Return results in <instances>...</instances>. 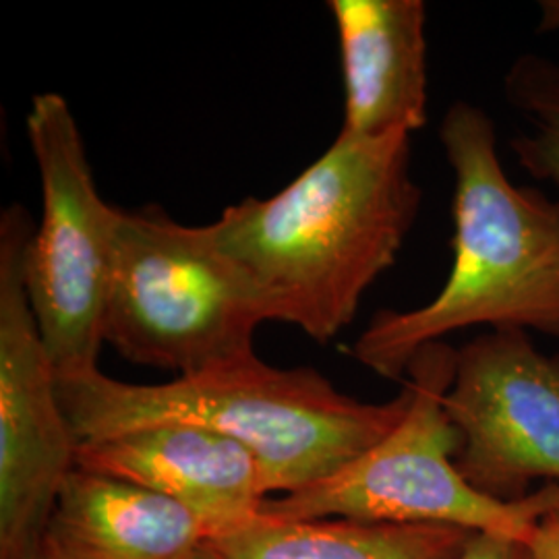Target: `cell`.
<instances>
[{"instance_id":"6da1fadb","label":"cell","mask_w":559,"mask_h":559,"mask_svg":"<svg viewBox=\"0 0 559 559\" xmlns=\"http://www.w3.org/2000/svg\"><path fill=\"white\" fill-rule=\"evenodd\" d=\"M420 201L411 133H338L276 195L228 205L212 226L224 253L258 286L270 320L328 344L396 263Z\"/></svg>"},{"instance_id":"7a4b0ae2","label":"cell","mask_w":559,"mask_h":559,"mask_svg":"<svg viewBox=\"0 0 559 559\" xmlns=\"http://www.w3.org/2000/svg\"><path fill=\"white\" fill-rule=\"evenodd\" d=\"M440 141L454 173L452 270L427 305L381 309L350 348L385 380L406 376L423 346L475 325L559 338V201L508 179L479 106L454 102Z\"/></svg>"},{"instance_id":"3957f363","label":"cell","mask_w":559,"mask_h":559,"mask_svg":"<svg viewBox=\"0 0 559 559\" xmlns=\"http://www.w3.org/2000/svg\"><path fill=\"white\" fill-rule=\"evenodd\" d=\"M62 411L78 443L158 423H187L247 445L272 496L334 475L404 419L411 390L383 404L342 394L311 367L280 369L253 355L166 383H127L100 369L59 380Z\"/></svg>"},{"instance_id":"277c9868","label":"cell","mask_w":559,"mask_h":559,"mask_svg":"<svg viewBox=\"0 0 559 559\" xmlns=\"http://www.w3.org/2000/svg\"><path fill=\"white\" fill-rule=\"evenodd\" d=\"M265 321L258 286L224 253L212 224L117 207L104 342L122 359L198 376L253 357Z\"/></svg>"},{"instance_id":"5b68a950","label":"cell","mask_w":559,"mask_h":559,"mask_svg":"<svg viewBox=\"0 0 559 559\" xmlns=\"http://www.w3.org/2000/svg\"><path fill=\"white\" fill-rule=\"evenodd\" d=\"M459 350L448 342L423 346L406 371L411 404L404 419L359 459L295 493L270 498L261 514L282 520L348 519L392 524H441L528 540L558 500L559 483L528 498L498 501L460 475V436L443 400L456 376Z\"/></svg>"},{"instance_id":"8992f818","label":"cell","mask_w":559,"mask_h":559,"mask_svg":"<svg viewBox=\"0 0 559 559\" xmlns=\"http://www.w3.org/2000/svg\"><path fill=\"white\" fill-rule=\"evenodd\" d=\"M27 138L41 185V221L29 242L25 284L59 380L98 369L115 255L117 207L102 200L69 102L34 96Z\"/></svg>"},{"instance_id":"52a82bcc","label":"cell","mask_w":559,"mask_h":559,"mask_svg":"<svg viewBox=\"0 0 559 559\" xmlns=\"http://www.w3.org/2000/svg\"><path fill=\"white\" fill-rule=\"evenodd\" d=\"M34 222L21 205L0 214V559L36 556L44 524L75 468L78 440L59 376L41 342L25 265Z\"/></svg>"},{"instance_id":"ba28073f","label":"cell","mask_w":559,"mask_h":559,"mask_svg":"<svg viewBox=\"0 0 559 559\" xmlns=\"http://www.w3.org/2000/svg\"><path fill=\"white\" fill-rule=\"evenodd\" d=\"M460 436L456 466L498 501L559 483V355L537 350L526 330H489L459 348L443 400Z\"/></svg>"},{"instance_id":"9c48e42d","label":"cell","mask_w":559,"mask_h":559,"mask_svg":"<svg viewBox=\"0 0 559 559\" xmlns=\"http://www.w3.org/2000/svg\"><path fill=\"white\" fill-rule=\"evenodd\" d=\"M75 466L177 501L212 537L258 519L272 496L260 459L247 445L187 423H158L83 441Z\"/></svg>"},{"instance_id":"30bf717a","label":"cell","mask_w":559,"mask_h":559,"mask_svg":"<svg viewBox=\"0 0 559 559\" xmlns=\"http://www.w3.org/2000/svg\"><path fill=\"white\" fill-rule=\"evenodd\" d=\"M344 75L342 135L415 133L429 120L427 7L420 0H330Z\"/></svg>"},{"instance_id":"8fae6325","label":"cell","mask_w":559,"mask_h":559,"mask_svg":"<svg viewBox=\"0 0 559 559\" xmlns=\"http://www.w3.org/2000/svg\"><path fill=\"white\" fill-rule=\"evenodd\" d=\"M210 531L177 501L75 466L44 524L40 559H200Z\"/></svg>"},{"instance_id":"7c38bea8","label":"cell","mask_w":559,"mask_h":559,"mask_svg":"<svg viewBox=\"0 0 559 559\" xmlns=\"http://www.w3.org/2000/svg\"><path fill=\"white\" fill-rule=\"evenodd\" d=\"M471 537L473 531L441 524L260 514L240 528L210 537L200 559H456Z\"/></svg>"},{"instance_id":"4fadbf2b","label":"cell","mask_w":559,"mask_h":559,"mask_svg":"<svg viewBox=\"0 0 559 559\" xmlns=\"http://www.w3.org/2000/svg\"><path fill=\"white\" fill-rule=\"evenodd\" d=\"M503 98L528 124L510 140L520 168L559 187V60L519 55L503 75Z\"/></svg>"},{"instance_id":"5bb4252c","label":"cell","mask_w":559,"mask_h":559,"mask_svg":"<svg viewBox=\"0 0 559 559\" xmlns=\"http://www.w3.org/2000/svg\"><path fill=\"white\" fill-rule=\"evenodd\" d=\"M456 559H537L526 540L491 533H473Z\"/></svg>"},{"instance_id":"9a60e30c","label":"cell","mask_w":559,"mask_h":559,"mask_svg":"<svg viewBox=\"0 0 559 559\" xmlns=\"http://www.w3.org/2000/svg\"><path fill=\"white\" fill-rule=\"evenodd\" d=\"M537 559H559V496L540 516L531 539L526 540Z\"/></svg>"},{"instance_id":"2e32d148","label":"cell","mask_w":559,"mask_h":559,"mask_svg":"<svg viewBox=\"0 0 559 559\" xmlns=\"http://www.w3.org/2000/svg\"><path fill=\"white\" fill-rule=\"evenodd\" d=\"M559 29V0H540L539 2V32H558Z\"/></svg>"},{"instance_id":"e0dca14e","label":"cell","mask_w":559,"mask_h":559,"mask_svg":"<svg viewBox=\"0 0 559 559\" xmlns=\"http://www.w3.org/2000/svg\"><path fill=\"white\" fill-rule=\"evenodd\" d=\"M29 559H40V558H38V556H34V558H29Z\"/></svg>"}]
</instances>
